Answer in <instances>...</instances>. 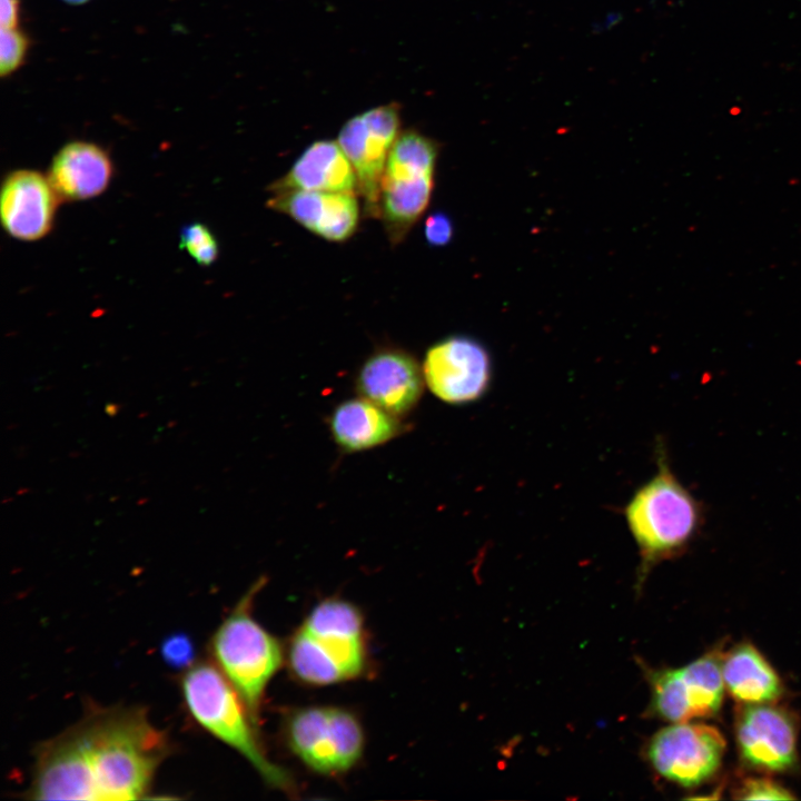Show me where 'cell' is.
Instances as JSON below:
<instances>
[{
  "instance_id": "6da1fadb",
  "label": "cell",
  "mask_w": 801,
  "mask_h": 801,
  "mask_svg": "<svg viewBox=\"0 0 801 801\" xmlns=\"http://www.w3.org/2000/svg\"><path fill=\"white\" fill-rule=\"evenodd\" d=\"M171 752L169 736L150 722L145 708L89 704L78 722L37 745L24 797L145 799Z\"/></svg>"
},
{
  "instance_id": "7a4b0ae2",
  "label": "cell",
  "mask_w": 801,
  "mask_h": 801,
  "mask_svg": "<svg viewBox=\"0 0 801 801\" xmlns=\"http://www.w3.org/2000/svg\"><path fill=\"white\" fill-rule=\"evenodd\" d=\"M180 690L200 728L244 756L268 785L296 792L290 773L267 756L244 701L214 662L199 661L186 669Z\"/></svg>"
},
{
  "instance_id": "3957f363",
  "label": "cell",
  "mask_w": 801,
  "mask_h": 801,
  "mask_svg": "<svg viewBox=\"0 0 801 801\" xmlns=\"http://www.w3.org/2000/svg\"><path fill=\"white\" fill-rule=\"evenodd\" d=\"M360 611L342 599L315 605L293 635L288 664L310 685H330L363 674L367 655Z\"/></svg>"
},
{
  "instance_id": "277c9868",
  "label": "cell",
  "mask_w": 801,
  "mask_h": 801,
  "mask_svg": "<svg viewBox=\"0 0 801 801\" xmlns=\"http://www.w3.org/2000/svg\"><path fill=\"white\" fill-rule=\"evenodd\" d=\"M625 523L639 547L642 571L683 551L700 524V507L657 451V471L631 496Z\"/></svg>"
},
{
  "instance_id": "5b68a950",
  "label": "cell",
  "mask_w": 801,
  "mask_h": 801,
  "mask_svg": "<svg viewBox=\"0 0 801 801\" xmlns=\"http://www.w3.org/2000/svg\"><path fill=\"white\" fill-rule=\"evenodd\" d=\"M258 580L218 625L209 641L212 662L228 679L258 726L266 688L283 664L279 641L251 613Z\"/></svg>"
},
{
  "instance_id": "8992f818",
  "label": "cell",
  "mask_w": 801,
  "mask_h": 801,
  "mask_svg": "<svg viewBox=\"0 0 801 801\" xmlns=\"http://www.w3.org/2000/svg\"><path fill=\"white\" fill-rule=\"evenodd\" d=\"M288 749L309 770L323 775L349 771L362 758L365 736L350 711L310 705L293 711L285 722Z\"/></svg>"
},
{
  "instance_id": "52a82bcc",
  "label": "cell",
  "mask_w": 801,
  "mask_h": 801,
  "mask_svg": "<svg viewBox=\"0 0 801 801\" xmlns=\"http://www.w3.org/2000/svg\"><path fill=\"white\" fill-rule=\"evenodd\" d=\"M725 748L724 736L716 728L699 722H676L652 736L647 758L663 778L690 788L718 772Z\"/></svg>"
},
{
  "instance_id": "ba28073f",
  "label": "cell",
  "mask_w": 801,
  "mask_h": 801,
  "mask_svg": "<svg viewBox=\"0 0 801 801\" xmlns=\"http://www.w3.org/2000/svg\"><path fill=\"white\" fill-rule=\"evenodd\" d=\"M422 370L431 393L451 405H467L482 399L493 382V364L487 349L465 336L446 337L431 346Z\"/></svg>"
},
{
  "instance_id": "9c48e42d",
  "label": "cell",
  "mask_w": 801,
  "mask_h": 801,
  "mask_svg": "<svg viewBox=\"0 0 801 801\" xmlns=\"http://www.w3.org/2000/svg\"><path fill=\"white\" fill-rule=\"evenodd\" d=\"M399 126L398 106L387 103L350 118L339 131L338 145L353 165L369 214H379L382 179Z\"/></svg>"
},
{
  "instance_id": "30bf717a",
  "label": "cell",
  "mask_w": 801,
  "mask_h": 801,
  "mask_svg": "<svg viewBox=\"0 0 801 801\" xmlns=\"http://www.w3.org/2000/svg\"><path fill=\"white\" fill-rule=\"evenodd\" d=\"M798 720L777 703L740 704L734 734L741 761L751 769L785 772L798 760Z\"/></svg>"
},
{
  "instance_id": "8fae6325",
  "label": "cell",
  "mask_w": 801,
  "mask_h": 801,
  "mask_svg": "<svg viewBox=\"0 0 801 801\" xmlns=\"http://www.w3.org/2000/svg\"><path fill=\"white\" fill-rule=\"evenodd\" d=\"M422 367L408 353L384 348L370 355L356 378L359 395L400 417L412 412L424 390Z\"/></svg>"
},
{
  "instance_id": "7c38bea8",
  "label": "cell",
  "mask_w": 801,
  "mask_h": 801,
  "mask_svg": "<svg viewBox=\"0 0 801 801\" xmlns=\"http://www.w3.org/2000/svg\"><path fill=\"white\" fill-rule=\"evenodd\" d=\"M60 201L48 177L29 169L11 171L1 188L2 226L17 239L38 240L50 231Z\"/></svg>"
},
{
  "instance_id": "4fadbf2b",
  "label": "cell",
  "mask_w": 801,
  "mask_h": 801,
  "mask_svg": "<svg viewBox=\"0 0 801 801\" xmlns=\"http://www.w3.org/2000/svg\"><path fill=\"white\" fill-rule=\"evenodd\" d=\"M267 205L330 241L347 240L358 225L359 207L350 194L288 190L275 192Z\"/></svg>"
},
{
  "instance_id": "5bb4252c",
  "label": "cell",
  "mask_w": 801,
  "mask_h": 801,
  "mask_svg": "<svg viewBox=\"0 0 801 801\" xmlns=\"http://www.w3.org/2000/svg\"><path fill=\"white\" fill-rule=\"evenodd\" d=\"M269 189L274 194L315 190L356 196L358 184L353 165L338 142L318 140L309 145L288 172Z\"/></svg>"
},
{
  "instance_id": "9a60e30c",
  "label": "cell",
  "mask_w": 801,
  "mask_h": 801,
  "mask_svg": "<svg viewBox=\"0 0 801 801\" xmlns=\"http://www.w3.org/2000/svg\"><path fill=\"white\" fill-rule=\"evenodd\" d=\"M111 160L100 146L88 141L66 144L53 157L48 178L61 200L96 197L108 187Z\"/></svg>"
},
{
  "instance_id": "2e32d148",
  "label": "cell",
  "mask_w": 801,
  "mask_h": 801,
  "mask_svg": "<svg viewBox=\"0 0 801 801\" xmlns=\"http://www.w3.org/2000/svg\"><path fill=\"white\" fill-rule=\"evenodd\" d=\"M398 418L364 397L352 398L335 407L329 428L342 449L360 452L398 436L404 429Z\"/></svg>"
},
{
  "instance_id": "e0dca14e",
  "label": "cell",
  "mask_w": 801,
  "mask_h": 801,
  "mask_svg": "<svg viewBox=\"0 0 801 801\" xmlns=\"http://www.w3.org/2000/svg\"><path fill=\"white\" fill-rule=\"evenodd\" d=\"M434 186V174L385 171L379 214L393 244L402 241L425 211Z\"/></svg>"
},
{
  "instance_id": "ac0fdd59",
  "label": "cell",
  "mask_w": 801,
  "mask_h": 801,
  "mask_svg": "<svg viewBox=\"0 0 801 801\" xmlns=\"http://www.w3.org/2000/svg\"><path fill=\"white\" fill-rule=\"evenodd\" d=\"M722 675L725 689L740 704L774 703L784 692L780 675L748 642L722 655Z\"/></svg>"
},
{
  "instance_id": "d6986e66",
  "label": "cell",
  "mask_w": 801,
  "mask_h": 801,
  "mask_svg": "<svg viewBox=\"0 0 801 801\" xmlns=\"http://www.w3.org/2000/svg\"><path fill=\"white\" fill-rule=\"evenodd\" d=\"M680 672L694 719L714 716L721 709L725 690L722 654L709 652L680 668Z\"/></svg>"
},
{
  "instance_id": "ffe728a7",
  "label": "cell",
  "mask_w": 801,
  "mask_h": 801,
  "mask_svg": "<svg viewBox=\"0 0 801 801\" xmlns=\"http://www.w3.org/2000/svg\"><path fill=\"white\" fill-rule=\"evenodd\" d=\"M180 247L202 266L211 265L218 256L217 240L201 222H192L184 227L180 234Z\"/></svg>"
},
{
  "instance_id": "44dd1931",
  "label": "cell",
  "mask_w": 801,
  "mask_h": 801,
  "mask_svg": "<svg viewBox=\"0 0 801 801\" xmlns=\"http://www.w3.org/2000/svg\"><path fill=\"white\" fill-rule=\"evenodd\" d=\"M29 41L17 28H1L0 71L1 76L14 72L24 61Z\"/></svg>"
},
{
  "instance_id": "7402d4cb",
  "label": "cell",
  "mask_w": 801,
  "mask_h": 801,
  "mask_svg": "<svg viewBox=\"0 0 801 801\" xmlns=\"http://www.w3.org/2000/svg\"><path fill=\"white\" fill-rule=\"evenodd\" d=\"M734 797L742 800H790L791 791L767 777H749L734 789Z\"/></svg>"
},
{
  "instance_id": "603a6c76",
  "label": "cell",
  "mask_w": 801,
  "mask_h": 801,
  "mask_svg": "<svg viewBox=\"0 0 801 801\" xmlns=\"http://www.w3.org/2000/svg\"><path fill=\"white\" fill-rule=\"evenodd\" d=\"M160 654L170 668L188 669L195 663V646L186 633L168 635L160 645Z\"/></svg>"
},
{
  "instance_id": "cb8c5ba5",
  "label": "cell",
  "mask_w": 801,
  "mask_h": 801,
  "mask_svg": "<svg viewBox=\"0 0 801 801\" xmlns=\"http://www.w3.org/2000/svg\"><path fill=\"white\" fill-rule=\"evenodd\" d=\"M424 234L427 243L432 246H444L453 236V225L447 215L433 212L424 225Z\"/></svg>"
},
{
  "instance_id": "d4e9b609",
  "label": "cell",
  "mask_w": 801,
  "mask_h": 801,
  "mask_svg": "<svg viewBox=\"0 0 801 801\" xmlns=\"http://www.w3.org/2000/svg\"><path fill=\"white\" fill-rule=\"evenodd\" d=\"M1 28H17L19 22V0H0Z\"/></svg>"
},
{
  "instance_id": "484cf974",
  "label": "cell",
  "mask_w": 801,
  "mask_h": 801,
  "mask_svg": "<svg viewBox=\"0 0 801 801\" xmlns=\"http://www.w3.org/2000/svg\"><path fill=\"white\" fill-rule=\"evenodd\" d=\"M62 1H65V2H67V3H69V4H75V6H76V4L86 3V2H88L89 0H62Z\"/></svg>"
}]
</instances>
